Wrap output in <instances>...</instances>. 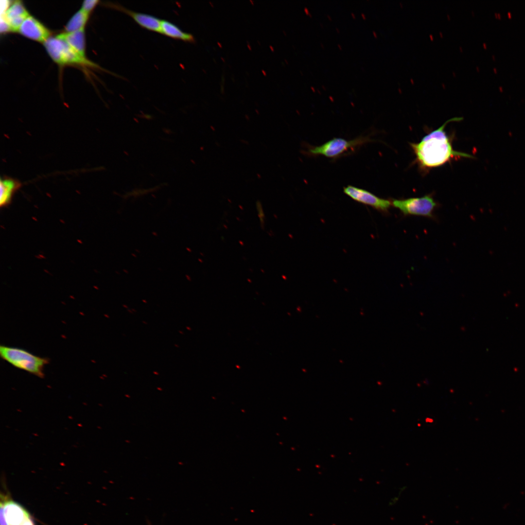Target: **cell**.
<instances>
[{
    "mask_svg": "<svg viewBox=\"0 0 525 525\" xmlns=\"http://www.w3.org/2000/svg\"><path fill=\"white\" fill-rule=\"evenodd\" d=\"M462 118H454L446 121L440 127L424 136L418 143H410L420 165L425 168L440 166L455 157L474 158L471 155L455 151L444 131L449 122L459 121Z\"/></svg>",
    "mask_w": 525,
    "mask_h": 525,
    "instance_id": "obj_1",
    "label": "cell"
},
{
    "mask_svg": "<svg viewBox=\"0 0 525 525\" xmlns=\"http://www.w3.org/2000/svg\"><path fill=\"white\" fill-rule=\"evenodd\" d=\"M0 355L14 367L40 378L44 377V367L49 362L48 358L34 355L24 349L2 345L0 346Z\"/></svg>",
    "mask_w": 525,
    "mask_h": 525,
    "instance_id": "obj_2",
    "label": "cell"
},
{
    "mask_svg": "<svg viewBox=\"0 0 525 525\" xmlns=\"http://www.w3.org/2000/svg\"><path fill=\"white\" fill-rule=\"evenodd\" d=\"M373 141L368 135L359 136L350 140L334 138L321 145L308 147L304 153L310 156H323L336 158L348 153L354 152L361 146Z\"/></svg>",
    "mask_w": 525,
    "mask_h": 525,
    "instance_id": "obj_3",
    "label": "cell"
},
{
    "mask_svg": "<svg viewBox=\"0 0 525 525\" xmlns=\"http://www.w3.org/2000/svg\"><path fill=\"white\" fill-rule=\"evenodd\" d=\"M43 44L48 54L58 64H76L98 67L86 58L81 56L65 41L57 36H50Z\"/></svg>",
    "mask_w": 525,
    "mask_h": 525,
    "instance_id": "obj_4",
    "label": "cell"
},
{
    "mask_svg": "<svg viewBox=\"0 0 525 525\" xmlns=\"http://www.w3.org/2000/svg\"><path fill=\"white\" fill-rule=\"evenodd\" d=\"M392 205L398 209L404 215L433 216L437 203L430 195L420 197L404 199H393Z\"/></svg>",
    "mask_w": 525,
    "mask_h": 525,
    "instance_id": "obj_5",
    "label": "cell"
},
{
    "mask_svg": "<svg viewBox=\"0 0 525 525\" xmlns=\"http://www.w3.org/2000/svg\"><path fill=\"white\" fill-rule=\"evenodd\" d=\"M343 191L354 200L370 206L379 210L385 212L392 205L390 200L380 198L366 190L352 185L344 187Z\"/></svg>",
    "mask_w": 525,
    "mask_h": 525,
    "instance_id": "obj_6",
    "label": "cell"
},
{
    "mask_svg": "<svg viewBox=\"0 0 525 525\" xmlns=\"http://www.w3.org/2000/svg\"><path fill=\"white\" fill-rule=\"evenodd\" d=\"M18 32L27 38L43 43L50 37L49 30L31 16L24 21Z\"/></svg>",
    "mask_w": 525,
    "mask_h": 525,
    "instance_id": "obj_7",
    "label": "cell"
},
{
    "mask_svg": "<svg viewBox=\"0 0 525 525\" xmlns=\"http://www.w3.org/2000/svg\"><path fill=\"white\" fill-rule=\"evenodd\" d=\"M116 9L128 15L140 27L149 31L160 33L161 20L150 15L136 12L118 4H113Z\"/></svg>",
    "mask_w": 525,
    "mask_h": 525,
    "instance_id": "obj_8",
    "label": "cell"
},
{
    "mask_svg": "<svg viewBox=\"0 0 525 525\" xmlns=\"http://www.w3.org/2000/svg\"><path fill=\"white\" fill-rule=\"evenodd\" d=\"M3 19L10 26L11 31L18 32L24 21L30 16L26 9L20 1L11 4L3 13Z\"/></svg>",
    "mask_w": 525,
    "mask_h": 525,
    "instance_id": "obj_9",
    "label": "cell"
},
{
    "mask_svg": "<svg viewBox=\"0 0 525 525\" xmlns=\"http://www.w3.org/2000/svg\"><path fill=\"white\" fill-rule=\"evenodd\" d=\"M9 525H20L30 514L20 505L12 500L1 501Z\"/></svg>",
    "mask_w": 525,
    "mask_h": 525,
    "instance_id": "obj_10",
    "label": "cell"
},
{
    "mask_svg": "<svg viewBox=\"0 0 525 525\" xmlns=\"http://www.w3.org/2000/svg\"><path fill=\"white\" fill-rule=\"evenodd\" d=\"M56 36L65 41L81 56L86 58L84 28L74 32H64Z\"/></svg>",
    "mask_w": 525,
    "mask_h": 525,
    "instance_id": "obj_11",
    "label": "cell"
},
{
    "mask_svg": "<svg viewBox=\"0 0 525 525\" xmlns=\"http://www.w3.org/2000/svg\"><path fill=\"white\" fill-rule=\"evenodd\" d=\"M160 33L175 39L190 42L194 41L192 35L183 31L176 25L166 20H161Z\"/></svg>",
    "mask_w": 525,
    "mask_h": 525,
    "instance_id": "obj_12",
    "label": "cell"
},
{
    "mask_svg": "<svg viewBox=\"0 0 525 525\" xmlns=\"http://www.w3.org/2000/svg\"><path fill=\"white\" fill-rule=\"evenodd\" d=\"M0 204L1 206L7 204L10 201L14 192L19 186V184L11 179L1 180L0 183Z\"/></svg>",
    "mask_w": 525,
    "mask_h": 525,
    "instance_id": "obj_13",
    "label": "cell"
},
{
    "mask_svg": "<svg viewBox=\"0 0 525 525\" xmlns=\"http://www.w3.org/2000/svg\"><path fill=\"white\" fill-rule=\"evenodd\" d=\"M88 17V14L80 9L68 22L65 27L66 31L71 32L84 28Z\"/></svg>",
    "mask_w": 525,
    "mask_h": 525,
    "instance_id": "obj_14",
    "label": "cell"
},
{
    "mask_svg": "<svg viewBox=\"0 0 525 525\" xmlns=\"http://www.w3.org/2000/svg\"><path fill=\"white\" fill-rule=\"evenodd\" d=\"M97 0H86L83 2L81 10L89 15L99 2Z\"/></svg>",
    "mask_w": 525,
    "mask_h": 525,
    "instance_id": "obj_15",
    "label": "cell"
},
{
    "mask_svg": "<svg viewBox=\"0 0 525 525\" xmlns=\"http://www.w3.org/2000/svg\"><path fill=\"white\" fill-rule=\"evenodd\" d=\"M0 525H9L4 515L3 507L1 504L0 508Z\"/></svg>",
    "mask_w": 525,
    "mask_h": 525,
    "instance_id": "obj_16",
    "label": "cell"
},
{
    "mask_svg": "<svg viewBox=\"0 0 525 525\" xmlns=\"http://www.w3.org/2000/svg\"><path fill=\"white\" fill-rule=\"evenodd\" d=\"M404 490V488H403L400 491L398 496L394 497L391 500V501L389 502L390 506H392L396 503V502L398 501L399 497H400V494H401L402 492Z\"/></svg>",
    "mask_w": 525,
    "mask_h": 525,
    "instance_id": "obj_17",
    "label": "cell"
},
{
    "mask_svg": "<svg viewBox=\"0 0 525 525\" xmlns=\"http://www.w3.org/2000/svg\"><path fill=\"white\" fill-rule=\"evenodd\" d=\"M20 525H35L31 516L27 517Z\"/></svg>",
    "mask_w": 525,
    "mask_h": 525,
    "instance_id": "obj_18",
    "label": "cell"
}]
</instances>
